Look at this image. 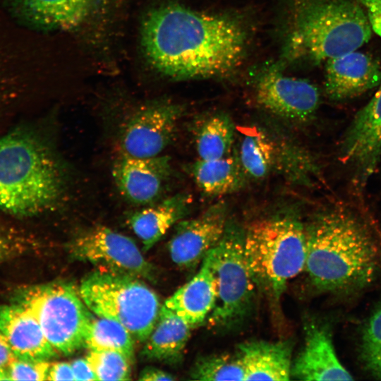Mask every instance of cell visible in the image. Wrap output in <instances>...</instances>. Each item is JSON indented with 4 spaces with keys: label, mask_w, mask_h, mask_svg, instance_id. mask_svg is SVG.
Segmentation results:
<instances>
[{
    "label": "cell",
    "mask_w": 381,
    "mask_h": 381,
    "mask_svg": "<svg viewBox=\"0 0 381 381\" xmlns=\"http://www.w3.org/2000/svg\"><path fill=\"white\" fill-rule=\"evenodd\" d=\"M360 353L365 368L381 379V307L374 310L363 327Z\"/></svg>",
    "instance_id": "cell-28"
},
{
    "label": "cell",
    "mask_w": 381,
    "mask_h": 381,
    "mask_svg": "<svg viewBox=\"0 0 381 381\" xmlns=\"http://www.w3.org/2000/svg\"><path fill=\"white\" fill-rule=\"evenodd\" d=\"M0 380H8L5 367L0 368Z\"/></svg>",
    "instance_id": "cell-37"
},
{
    "label": "cell",
    "mask_w": 381,
    "mask_h": 381,
    "mask_svg": "<svg viewBox=\"0 0 381 381\" xmlns=\"http://www.w3.org/2000/svg\"><path fill=\"white\" fill-rule=\"evenodd\" d=\"M243 248L255 284L279 301L289 281L305 269V226L292 214L257 220L243 231Z\"/></svg>",
    "instance_id": "cell-5"
},
{
    "label": "cell",
    "mask_w": 381,
    "mask_h": 381,
    "mask_svg": "<svg viewBox=\"0 0 381 381\" xmlns=\"http://www.w3.org/2000/svg\"><path fill=\"white\" fill-rule=\"evenodd\" d=\"M363 8L372 31L381 38V0H357Z\"/></svg>",
    "instance_id": "cell-32"
},
{
    "label": "cell",
    "mask_w": 381,
    "mask_h": 381,
    "mask_svg": "<svg viewBox=\"0 0 381 381\" xmlns=\"http://www.w3.org/2000/svg\"><path fill=\"white\" fill-rule=\"evenodd\" d=\"M47 380H75L71 363L66 362L50 363Z\"/></svg>",
    "instance_id": "cell-34"
},
{
    "label": "cell",
    "mask_w": 381,
    "mask_h": 381,
    "mask_svg": "<svg viewBox=\"0 0 381 381\" xmlns=\"http://www.w3.org/2000/svg\"><path fill=\"white\" fill-rule=\"evenodd\" d=\"M193 329L185 320L162 306L154 328L144 342L142 356L148 361L177 360L185 349Z\"/></svg>",
    "instance_id": "cell-23"
},
{
    "label": "cell",
    "mask_w": 381,
    "mask_h": 381,
    "mask_svg": "<svg viewBox=\"0 0 381 381\" xmlns=\"http://www.w3.org/2000/svg\"><path fill=\"white\" fill-rule=\"evenodd\" d=\"M70 363L72 368L75 380H98L96 374L95 373L86 358L75 359Z\"/></svg>",
    "instance_id": "cell-33"
},
{
    "label": "cell",
    "mask_w": 381,
    "mask_h": 381,
    "mask_svg": "<svg viewBox=\"0 0 381 381\" xmlns=\"http://www.w3.org/2000/svg\"><path fill=\"white\" fill-rule=\"evenodd\" d=\"M227 224L224 202L210 205L195 218L179 221L168 244L171 260L180 267H194L217 245Z\"/></svg>",
    "instance_id": "cell-12"
},
{
    "label": "cell",
    "mask_w": 381,
    "mask_h": 381,
    "mask_svg": "<svg viewBox=\"0 0 381 381\" xmlns=\"http://www.w3.org/2000/svg\"><path fill=\"white\" fill-rule=\"evenodd\" d=\"M71 255L101 270L155 280V269L129 237L104 226L90 229L69 245Z\"/></svg>",
    "instance_id": "cell-9"
},
{
    "label": "cell",
    "mask_w": 381,
    "mask_h": 381,
    "mask_svg": "<svg viewBox=\"0 0 381 381\" xmlns=\"http://www.w3.org/2000/svg\"><path fill=\"white\" fill-rule=\"evenodd\" d=\"M65 189V173L47 143L25 129L0 136V210L32 217L57 205Z\"/></svg>",
    "instance_id": "cell-3"
},
{
    "label": "cell",
    "mask_w": 381,
    "mask_h": 381,
    "mask_svg": "<svg viewBox=\"0 0 381 381\" xmlns=\"http://www.w3.org/2000/svg\"><path fill=\"white\" fill-rule=\"evenodd\" d=\"M184 108L169 102L143 107L128 119L121 135L123 152L137 157L160 155L174 138Z\"/></svg>",
    "instance_id": "cell-11"
},
{
    "label": "cell",
    "mask_w": 381,
    "mask_h": 381,
    "mask_svg": "<svg viewBox=\"0 0 381 381\" xmlns=\"http://www.w3.org/2000/svg\"><path fill=\"white\" fill-rule=\"evenodd\" d=\"M193 127L199 159H218L231 152L235 126L229 115L224 112L207 114L199 119Z\"/></svg>",
    "instance_id": "cell-24"
},
{
    "label": "cell",
    "mask_w": 381,
    "mask_h": 381,
    "mask_svg": "<svg viewBox=\"0 0 381 381\" xmlns=\"http://www.w3.org/2000/svg\"><path fill=\"white\" fill-rule=\"evenodd\" d=\"M134 341L128 330L118 322L92 315L85 332L83 346L90 351H118L133 362Z\"/></svg>",
    "instance_id": "cell-26"
},
{
    "label": "cell",
    "mask_w": 381,
    "mask_h": 381,
    "mask_svg": "<svg viewBox=\"0 0 381 381\" xmlns=\"http://www.w3.org/2000/svg\"><path fill=\"white\" fill-rule=\"evenodd\" d=\"M190 203V196L181 193L132 213L128 223L140 240L143 250L151 249L174 224L181 221Z\"/></svg>",
    "instance_id": "cell-20"
},
{
    "label": "cell",
    "mask_w": 381,
    "mask_h": 381,
    "mask_svg": "<svg viewBox=\"0 0 381 381\" xmlns=\"http://www.w3.org/2000/svg\"><path fill=\"white\" fill-rule=\"evenodd\" d=\"M50 363L14 358L5 366L8 380H47Z\"/></svg>",
    "instance_id": "cell-30"
},
{
    "label": "cell",
    "mask_w": 381,
    "mask_h": 381,
    "mask_svg": "<svg viewBox=\"0 0 381 381\" xmlns=\"http://www.w3.org/2000/svg\"><path fill=\"white\" fill-rule=\"evenodd\" d=\"M138 380L143 381L174 380L175 377L167 372L148 366L140 372Z\"/></svg>",
    "instance_id": "cell-35"
},
{
    "label": "cell",
    "mask_w": 381,
    "mask_h": 381,
    "mask_svg": "<svg viewBox=\"0 0 381 381\" xmlns=\"http://www.w3.org/2000/svg\"><path fill=\"white\" fill-rule=\"evenodd\" d=\"M239 150L238 156L248 178H265L279 164V148L263 131L255 130L246 133Z\"/></svg>",
    "instance_id": "cell-25"
},
{
    "label": "cell",
    "mask_w": 381,
    "mask_h": 381,
    "mask_svg": "<svg viewBox=\"0 0 381 381\" xmlns=\"http://www.w3.org/2000/svg\"><path fill=\"white\" fill-rule=\"evenodd\" d=\"M259 104L280 118L296 122L308 121L319 105L318 89L309 81L288 77L271 66L262 71L255 82Z\"/></svg>",
    "instance_id": "cell-10"
},
{
    "label": "cell",
    "mask_w": 381,
    "mask_h": 381,
    "mask_svg": "<svg viewBox=\"0 0 381 381\" xmlns=\"http://www.w3.org/2000/svg\"><path fill=\"white\" fill-rule=\"evenodd\" d=\"M247 39L239 20L179 4L152 10L141 27L145 56L156 70L176 80L229 75L241 64Z\"/></svg>",
    "instance_id": "cell-1"
},
{
    "label": "cell",
    "mask_w": 381,
    "mask_h": 381,
    "mask_svg": "<svg viewBox=\"0 0 381 381\" xmlns=\"http://www.w3.org/2000/svg\"><path fill=\"white\" fill-rule=\"evenodd\" d=\"M216 299L215 284L210 258L206 255L196 274L162 305L193 328L210 315Z\"/></svg>",
    "instance_id": "cell-18"
},
{
    "label": "cell",
    "mask_w": 381,
    "mask_h": 381,
    "mask_svg": "<svg viewBox=\"0 0 381 381\" xmlns=\"http://www.w3.org/2000/svg\"><path fill=\"white\" fill-rule=\"evenodd\" d=\"M140 279L99 270L82 281L79 294L91 312L118 322L135 340L144 343L162 305L157 294Z\"/></svg>",
    "instance_id": "cell-6"
},
{
    "label": "cell",
    "mask_w": 381,
    "mask_h": 381,
    "mask_svg": "<svg viewBox=\"0 0 381 381\" xmlns=\"http://www.w3.org/2000/svg\"><path fill=\"white\" fill-rule=\"evenodd\" d=\"M191 379L200 380H245L240 357L228 353L211 354L199 358L190 372Z\"/></svg>",
    "instance_id": "cell-27"
},
{
    "label": "cell",
    "mask_w": 381,
    "mask_h": 381,
    "mask_svg": "<svg viewBox=\"0 0 381 381\" xmlns=\"http://www.w3.org/2000/svg\"><path fill=\"white\" fill-rule=\"evenodd\" d=\"M285 54L318 64L357 50L372 29L357 0H293Z\"/></svg>",
    "instance_id": "cell-4"
},
{
    "label": "cell",
    "mask_w": 381,
    "mask_h": 381,
    "mask_svg": "<svg viewBox=\"0 0 381 381\" xmlns=\"http://www.w3.org/2000/svg\"><path fill=\"white\" fill-rule=\"evenodd\" d=\"M26 20L47 28L68 30L80 25L97 0H11Z\"/></svg>",
    "instance_id": "cell-21"
},
{
    "label": "cell",
    "mask_w": 381,
    "mask_h": 381,
    "mask_svg": "<svg viewBox=\"0 0 381 381\" xmlns=\"http://www.w3.org/2000/svg\"><path fill=\"white\" fill-rule=\"evenodd\" d=\"M0 334L17 358L49 361L57 356L35 315L17 303L0 304Z\"/></svg>",
    "instance_id": "cell-17"
},
{
    "label": "cell",
    "mask_w": 381,
    "mask_h": 381,
    "mask_svg": "<svg viewBox=\"0 0 381 381\" xmlns=\"http://www.w3.org/2000/svg\"><path fill=\"white\" fill-rule=\"evenodd\" d=\"M24 236L10 229L0 226V264L25 245Z\"/></svg>",
    "instance_id": "cell-31"
},
{
    "label": "cell",
    "mask_w": 381,
    "mask_h": 381,
    "mask_svg": "<svg viewBox=\"0 0 381 381\" xmlns=\"http://www.w3.org/2000/svg\"><path fill=\"white\" fill-rule=\"evenodd\" d=\"M0 86H1V85H0ZM0 93H3V92H1V88H0Z\"/></svg>",
    "instance_id": "cell-38"
},
{
    "label": "cell",
    "mask_w": 381,
    "mask_h": 381,
    "mask_svg": "<svg viewBox=\"0 0 381 381\" xmlns=\"http://www.w3.org/2000/svg\"><path fill=\"white\" fill-rule=\"evenodd\" d=\"M171 172L170 158L157 155L137 157L122 152L112 175L121 194L130 202L146 205L156 200Z\"/></svg>",
    "instance_id": "cell-13"
},
{
    "label": "cell",
    "mask_w": 381,
    "mask_h": 381,
    "mask_svg": "<svg viewBox=\"0 0 381 381\" xmlns=\"http://www.w3.org/2000/svg\"><path fill=\"white\" fill-rule=\"evenodd\" d=\"M380 83V64L370 54L355 50L326 61L325 90L331 99L357 97Z\"/></svg>",
    "instance_id": "cell-15"
},
{
    "label": "cell",
    "mask_w": 381,
    "mask_h": 381,
    "mask_svg": "<svg viewBox=\"0 0 381 381\" xmlns=\"http://www.w3.org/2000/svg\"><path fill=\"white\" fill-rule=\"evenodd\" d=\"M11 302L32 312L58 353L67 356L83 346L92 315L71 285L50 282L19 288Z\"/></svg>",
    "instance_id": "cell-7"
},
{
    "label": "cell",
    "mask_w": 381,
    "mask_h": 381,
    "mask_svg": "<svg viewBox=\"0 0 381 381\" xmlns=\"http://www.w3.org/2000/svg\"><path fill=\"white\" fill-rule=\"evenodd\" d=\"M98 380H129L131 361L120 352L90 351L86 356Z\"/></svg>",
    "instance_id": "cell-29"
},
{
    "label": "cell",
    "mask_w": 381,
    "mask_h": 381,
    "mask_svg": "<svg viewBox=\"0 0 381 381\" xmlns=\"http://www.w3.org/2000/svg\"><path fill=\"white\" fill-rule=\"evenodd\" d=\"M207 255L216 292L209 322L212 326L228 327L246 317L254 296L255 282L244 253L243 231L227 224L221 240Z\"/></svg>",
    "instance_id": "cell-8"
},
{
    "label": "cell",
    "mask_w": 381,
    "mask_h": 381,
    "mask_svg": "<svg viewBox=\"0 0 381 381\" xmlns=\"http://www.w3.org/2000/svg\"><path fill=\"white\" fill-rule=\"evenodd\" d=\"M381 156V85L371 99L356 114L341 144V157L367 179Z\"/></svg>",
    "instance_id": "cell-14"
},
{
    "label": "cell",
    "mask_w": 381,
    "mask_h": 381,
    "mask_svg": "<svg viewBox=\"0 0 381 381\" xmlns=\"http://www.w3.org/2000/svg\"><path fill=\"white\" fill-rule=\"evenodd\" d=\"M238 356L245 380H289L292 347L288 341H250L241 344Z\"/></svg>",
    "instance_id": "cell-19"
},
{
    "label": "cell",
    "mask_w": 381,
    "mask_h": 381,
    "mask_svg": "<svg viewBox=\"0 0 381 381\" xmlns=\"http://www.w3.org/2000/svg\"><path fill=\"white\" fill-rule=\"evenodd\" d=\"M16 356H14L8 344L0 334V368L8 365Z\"/></svg>",
    "instance_id": "cell-36"
},
{
    "label": "cell",
    "mask_w": 381,
    "mask_h": 381,
    "mask_svg": "<svg viewBox=\"0 0 381 381\" xmlns=\"http://www.w3.org/2000/svg\"><path fill=\"white\" fill-rule=\"evenodd\" d=\"M305 229V269L317 289L347 293L373 280L378 250L369 229L358 217L332 209L315 215Z\"/></svg>",
    "instance_id": "cell-2"
},
{
    "label": "cell",
    "mask_w": 381,
    "mask_h": 381,
    "mask_svg": "<svg viewBox=\"0 0 381 381\" xmlns=\"http://www.w3.org/2000/svg\"><path fill=\"white\" fill-rule=\"evenodd\" d=\"M189 171L199 188L212 196L236 192L248 179L237 153L218 159H199L190 166Z\"/></svg>",
    "instance_id": "cell-22"
},
{
    "label": "cell",
    "mask_w": 381,
    "mask_h": 381,
    "mask_svg": "<svg viewBox=\"0 0 381 381\" xmlns=\"http://www.w3.org/2000/svg\"><path fill=\"white\" fill-rule=\"evenodd\" d=\"M304 332V344L292 364L291 375L302 380L353 379L340 361L328 328L310 321Z\"/></svg>",
    "instance_id": "cell-16"
}]
</instances>
